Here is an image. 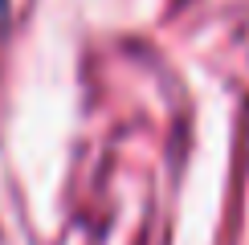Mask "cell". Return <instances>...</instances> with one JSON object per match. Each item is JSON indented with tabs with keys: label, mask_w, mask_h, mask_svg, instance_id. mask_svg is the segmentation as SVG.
<instances>
[{
	"label": "cell",
	"mask_w": 249,
	"mask_h": 245,
	"mask_svg": "<svg viewBox=\"0 0 249 245\" xmlns=\"http://www.w3.org/2000/svg\"><path fill=\"white\" fill-rule=\"evenodd\" d=\"M4 4H8V0H0V17H4Z\"/></svg>",
	"instance_id": "cell-1"
}]
</instances>
